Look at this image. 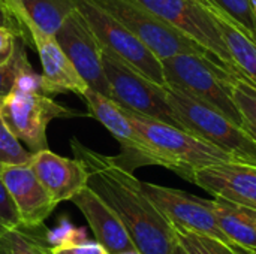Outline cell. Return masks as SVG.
<instances>
[{"instance_id":"23","label":"cell","mask_w":256,"mask_h":254,"mask_svg":"<svg viewBox=\"0 0 256 254\" xmlns=\"http://www.w3.org/2000/svg\"><path fill=\"white\" fill-rule=\"evenodd\" d=\"M174 229L176 241L189 254H243L242 247L230 246L219 240L188 232L183 229Z\"/></svg>"},{"instance_id":"31","label":"cell","mask_w":256,"mask_h":254,"mask_svg":"<svg viewBox=\"0 0 256 254\" xmlns=\"http://www.w3.org/2000/svg\"><path fill=\"white\" fill-rule=\"evenodd\" d=\"M242 252H243V254H256V250H250V249H243V247H242Z\"/></svg>"},{"instance_id":"2","label":"cell","mask_w":256,"mask_h":254,"mask_svg":"<svg viewBox=\"0 0 256 254\" xmlns=\"http://www.w3.org/2000/svg\"><path fill=\"white\" fill-rule=\"evenodd\" d=\"M122 109L140 136L152 148L158 166L176 172L189 183H192L194 174L201 168L237 162L224 150L184 129L126 108Z\"/></svg>"},{"instance_id":"15","label":"cell","mask_w":256,"mask_h":254,"mask_svg":"<svg viewBox=\"0 0 256 254\" xmlns=\"http://www.w3.org/2000/svg\"><path fill=\"white\" fill-rule=\"evenodd\" d=\"M192 184L220 198L256 211V168L244 163H219L198 169Z\"/></svg>"},{"instance_id":"33","label":"cell","mask_w":256,"mask_h":254,"mask_svg":"<svg viewBox=\"0 0 256 254\" xmlns=\"http://www.w3.org/2000/svg\"><path fill=\"white\" fill-rule=\"evenodd\" d=\"M250 4H252V7H254V10H255L256 13V0H250Z\"/></svg>"},{"instance_id":"28","label":"cell","mask_w":256,"mask_h":254,"mask_svg":"<svg viewBox=\"0 0 256 254\" xmlns=\"http://www.w3.org/2000/svg\"><path fill=\"white\" fill-rule=\"evenodd\" d=\"M51 254H108L98 241H80L66 247H52Z\"/></svg>"},{"instance_id":"6","label":"cell","mask_w":256,"mask_h":254,"mask_svg":"<svg viewBox=\"0 0 256 254\" xmlns=\"http://www.w3.org/2000/svg\"><path fill=\"white\" fill-rule=\"evenodd\" d=\"M102 64L111 99L117 105L182 129L168 102L166 87L150 81L106 48L102 52Z\"/></svg>"},{"instance_id":"1","label":"cell","mask_w":256,"mask_h":254,"mask_svg":"<svg viewBox=\"0 0 256 254\" xmlns=\"http://www.w3.org/2000/svg\"><path fill=\"white\" fill-rule=\"evenodd\" d=\"M70 148L87 171V186L118 216L135 249L141 254H171L177 244L174 229L144 192L142 181L114 156L98 153L76 138L70 139Z\"/></svg>"},{"instance_id":"27","label":"cell","mask_w":256,"mask_h":254,"mask_svg":"<svg viewBox=\"0 0 256 254\" xmlns=\"http://www.w3.org/2000/svg\"><path fill=\"white\" fill-rule=\"evenodd\" d=\"M0 27H4V28L10 30L18 37H21L24 42L30 43L28 34H27L24 25L20 22V19L15 16V13L10 10V7H9L6 0H0Z\"/></svg>"},{"instance_id":"8","label":"cell","mask_w":256,"mask_h":254,"mask_svg":"<svg viewBox=\"0 0 256 254\" xmlns=\"http://www.w3.org/2000/svg\"><path fill=\"white\" fill-rule=\"evenodd\" d=\"M75 6L87 19L104 48L118 55L150 81L166 87L162 61L130 30L92 0H75Z\"/></svg>"},{"instance_id":"7","label":"cell","mask_w":256,"mask_h":254,"mask_svg":"<svg viewBox=\"0 0 256 254\" xmlns=\"http://www.w3.org/2000/svg\"><path fill=\"white\" fill-rule=\"evenodd\" d=\"M130 30L159 58L177 54H202L213 58L202 46L160 19L136 0H92ZM214 60V58H213ZM219 63V61H218Z\"/></svg>"},{"instance_id":"21","label":"cell","mask_w":256,"mask_h":254,"mask_svg":"<svg viewBox=\"0 0 256 254\" xmlns=\"http://www.w3.org/2000/svg\"><path fill=\"white\" fill-rule=\"evenodd\" d=\"M224 81L244 120L246 129L256 138V84L244 73L230 69L224 72Z\"/></svg>"},{"instance_id":"11","label":"cell","mask_w":256,"mask_h":254,"mask_svg":"<svg viewBox=\"0 0 256 254\" xmlns=\"http://www.w3.org/2000/svg\"><path fill=\"white\" fill-rule=\"evenodd\" d=\"M142 189L172 228L210 237L232 246L219 226L207 199L153 183H142Z\"/></svg>"},{"instance_id":"12","label":"cell","mask_w":256,"mask_h":254,"mask_svg":"<svg viewBox=\"0 0 256 254\" xmlns=\"http://www.w3.org/2000/svg\"><path fill=\"white\" fill-rule=\"evenodd\" d=\"M81 97L88 106V115L94 117L120 144L122 153L114 157L120 166L130 172L141 166H158L152 148L135 130L120 105L92 88H87Z\"/></svg>"},{"instance_id":"32","label":"cell","mask_w":256,"mask_h":254,"mask_svg":"<svg viewBox=\"0 0 256 254\" xmlns=\"http://www.w3.org/2000/svg\"><path fill=\"white\" fill-rule=\"evenodd\" d=\"M122 254H141L138 250H132V252H126V253H122Z\"/></svg>"},{"instance_id":"16","label":"cell","mask_w":256,"mask_h":254,"mask_svg":"<svg viewBox=\"0 0 256 254\" xmlns=\"http://www.w3.org/2000/svg\"><path fill=\"white\" fill-rule=\"evenodd\" d=\"M70 201L87 219L96 241L108 254H122L136 250L118 216L88 186L81 189Z\"/></svg>"},{"instance_id":"29","label":"cell","mask_w":256,"mask_h":254,"mask_svg":"<svg viewBox=\"0 0 256 254\" xmlns=\"http://www.w3.org/2000/svg\"><path fill=\"white\" fill-rule=\"evenodd\" d=\"M16 34L12 33L10 30L0 27V64L6 63L15 48V40H16Z\"/></svg>"},{"instance_id":"19","label":"cell","mask_w":256,"mask_h":254,"mask_svg":"<svg viewBox=\"0 0 256 254\" xmlns=\"http://www.w3.org/2000/svg\"><path fill=\"white\" fill-rule=\"evenodd\" d=\"M219 226L232 246L256 250V220L254 210L220 199H207Z\"/></svg>"},{"instance_id":"22","label":"cell","mask_w":256,"mask_h":254,"mask_svg":"<svg viewBox=\"0 0 256 254\" xmlns=\"http://www.w3.org/2000/svg\"><path fill=\"white\" fill-rule=\"evenodd\" d=\"M0 254H51L48 241L26 232L24 226L0 231Z\"/></svg>"},{"instance_id":"17","label":"cell","mask_w":256,"mask_h":254,"mask_svg":"<svg viewBox=\"0 0 256 254\" xmlns=\"http://www.w3.org/2000/svg\"><path fill=\"white\" fill-rule=\"evenodd\" d=\"M30 166L57 204L70 201L87 186V171L76 157H62L46 148L33 153Z\"/></svg>"},{"instance_id":"4","label":"cell","mask_w":256,"mask_h":254,"mask_svg":"<svg viewBox=\"0 0 256 254\" xmlns=\"http://www.w3.org/2000/svg\"><path fill=\"white\" fill-rule=\"evenodd\" d=\"M166 85L174 87L246 129L244 120L224 81L228 69L202 54H177L160 60Z\"/></svg>"},{"instance_id":"18","label":"cell","mask_w":256,"mask_h":254,"mask_svg":"<svg viewBox=\"0 0 256 254\" xmlns=\"http://www.w3.org/2000/svg\"><path fill=\"white\" fill-rule=\"evenodd\" d=\"M204 7L214 18L219 33L236 61L238 70L249 76L256 84V40L244 28L232 19L225 10L213 4L210 0H201Z\"/></svg>"},{"instance_id":"13","label":"cell","mask_w":256,"mask_h":254,"mask_svg":"<svg viewBox=\"0 0 256 254\" xmlns=\"http://www.w3.org/2000/svg\"><path fill=\"white\" fill-rule=\"evenodd\" d=\"M15 16L24 25L30 43L39 54L46 94L52 96L57 93L72 91L78 96H82L87 91L88 85L80 76L75 66L58 45L56 36L40 30L36 24H33L21 13H15Z\"/></svg>"},{"instance_id":"14","label":"cell","mask_w":256,"mask_h":254,"mask_svg":"<svg viewBox=\"0 0 256 254\" xmlns=\"http://www.w3.org/2000/svg\"><path fill=\"white\" fill-rule=\"evenodd\" d=\"M2 178L15 202L22 226L27 229L42 226L57 202L42 186L30 163L2 165Z\"/></svg>"},{"instance_id":"24","label":"cell","mask_w":256,"mask_h":254,"mask_svg":"<svg viewBox=\"0 0 256 254\" xmlns=\"http://www.w3.org/2000/svg\"><path fill=\"white\" fill-rule=\"evenodd\" d=\"M28 64L30 63H28L27 54L24 51V40L21 37H16L15 48H14L10 58L6 63L0 64V99L3 96H6L14 88L15 78Z\"/></svg>"},{"instance_id":"9","label":"cell","mask_w":256,"mask_h":254,"mask_svg":"<svg viewBox=\"0 0 256 254\" xmlns=\"http://www.w3.org/2000/svg\"><path fill=\"white\" fill-rule=\"evenodd\" d=\"M160 19L202 46L216 61L230 70L240 72L232 60L214 18L201 0H136Z\"/></svg>"},{"instance_id":"34","label":"cell","mask_w":256,"mask_h":254,"mask_svg":"<svg viewBox=\"0 0 256 254\" xmlns=\"http://www.w3.org/2000/svg\"><path fill=\"white\" fill-rule=\"evenodd\" d=\"M254 216H255V220H256V211H255V210H254Z\"/></svg>"},{"instance_id":"25","label":"cell","mask_w":256,"mask_h":254,"mask_svg":"<svg viewBox=\"0 0 256 254\" xmlns=\"http://www.w3.org/2000/svg\"><path fill=\"white\" fill-rule=\"evenodd\" d=\"M33 153L24 150L21 142L9 132L0 117V163L3 165H27Z\"/></svg>"},{"instance_id":"20","label":"cell","mask_w":256,"mask_h":254,"mask_svg":"<svg viewBox=\"0 0 256 254\" xmlns=\"http://www.w3.org/2000/svg\"><path fill=\"white\" fill-rule=\"evenodd\" d=\"M14 13H21L40 30L56 34L76 7L75 0H6Z\"/></svg>"},{"instance_id":"3","label":"cell","mask_w":256,"mask_h":254,"mask_svg":"<svg viewBox=\"0 0 256 254\" xmlns=\"http://www.w3.org/2000/svg\"><path fill=\"white\" fill-rule=\"evenodd\" d=\"M166 94L182 129L208 141L237 162L256 168V138L248 129L174 87L166 85Z\"/></svg>"},{"instance_id":"30","label":"cell","mask_w":256,"mask_h":254,"mask_svg":"<svg viewBox=\"0 0 256 254\" xmlns=\"http://www.w3.org/2000/svg\"><path fill=\"white\" fill-rule=\"evenodd\" d=\"M171 254H189V253H188V252H186V250H184V249H183V247H182V246L177 243V244H176V247L172 249Z\"/></svg>"},{"instance_id":"26","label":"cell","mask_w":256,"mask_h":254,"mask_svg":"<svg viewBox=\"0 0 256 254\" xmlns=\"http://www.w3.org/2000/svg\"><path fill=\"white\" fill-rule=\"evenodd\" d=\"M2 165L3 163H0V231H4L12 228H20L22 226V223L18 210L15 207V202L2 178Z\"/></svg>"},{"instance_id":"10","label":"cell","mask_w":256,"mask_h":254,"mask_svg":"<svg viewBox=\"0 0 256 254\" xmlns=\"http://www.w3.org/2000/svg\"><path fill=\"white\" fill-rule=\"evenodd\" d=\"M54 36L80 76L87 82L88 88L111 99L110 85L102 64L104 46L76 7L64 19Z\"/></svg>"},{"instance_id":"5","label":"cell","mask_w":256,"mask_h":254,"mask_svg":"<svg viewBox=\"0 0 256 254\" xmlns=\"http://www.w3.org/2000/svg\"><path fill=\"white\" fill-rule=\"evenodd\" d=\"M84 112L69 109L44 93L12 88L0 99V117L9 132L30 153L48 148L46 127L54 118L82 117Z\"/></svg>"}]
</instances>
